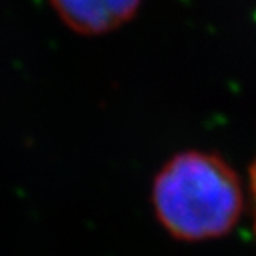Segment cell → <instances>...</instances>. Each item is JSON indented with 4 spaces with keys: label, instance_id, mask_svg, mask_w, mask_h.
Wrapping results in <instances>:
<instances>
[{
    "label": "cell",
    "instance_id": "obj_1",
    "mask_svg": "<svg viewBox=\"0 0 256 256\" xmlns=\"http://www.w3.org/2000/svg\"><path fill=\"white\" fill-rule=\"evenodd\" d=\"M152 202L156 218L173 238L204 242L224 236L242 216V182L223 158L208 152H182L155 176Z\"/></svg>",
    "mask_w": 256,
    "mask_h": 256
},
{
    "label": "cell",
    "instance_id": "obj_2",
    "mask_svg": "<svg viewBox=\"0 0 256 256\" xmlns=\"http://www.w3.org/2000/svg\"><path fill=\"white\" fill-rule=\"evenodd\" d=\"M65 25L84 35L118 28L136 14L142 0H50Z\"/></svg>",
    "mask_w": 256,
    "mask_h": 256
},
{
    "label": "cell",
    "instance_id": "obj_3",
    "mask_svg": "<svg viewBox=\"0 0 256 256\" xmlns=\"http://www.w3.org/2000/svg\"><path fill=\"white\" fill-rule=\"evenodd\" d=\"M250 194H252V206H253V223L256 234V158L253 165L250 166Z\"/></svg>",
    "mask_w": 256,
    "mask_h": 256
}]
</instances>
